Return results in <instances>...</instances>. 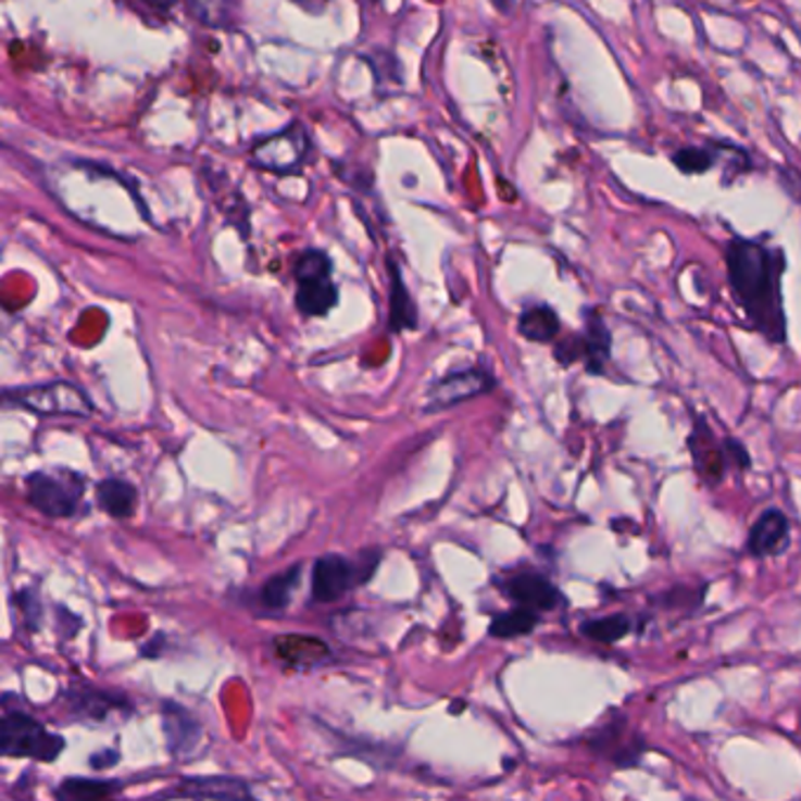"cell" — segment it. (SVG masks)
<instances>
[{"instance_id":"1","label":"cell","mask_w":801,"mask_h":801,"mask_svg":"<svg viewBox=\"0 0 801 801\" xmlns=\"http://www.w3.org/2000/svg\"><path fill=\"white\" fill-rule=\"evenodd\" d=\"M726 278L750 325L771 343L788 341L783 309L785 252L762 240L731 238L724 247Z\"/></svg>"},{"instance_id":"2","label":"cell","mask_w":801,"mask_h":801,"mask_svg":"<svg viewBox=\"0 0 801 801\" xmlns=\"http://www.w3.org/2000/svg\"><path fill=\"white\" fill-rule=\"evenodd\" d=\"M64 750V740L24 712H8L0 722V752L5 756H32L38 762H54Z\"/></svg>"},{"instance_id":"3","label":"cell","mask_w":801,"mask_h":801,"mask_svg":"<svg viewBox=\"0 0 801 801\" xmlns=\"http://www.w3.org/2000/svg\"><path fill=\"white\" fill-rule=\"evenodd\" d=\"M5 402H14L42 416H92L95 412L85 392L71 381H50L32 388L8 390Z\"/></svg>"},{"instance_id":"4","label":"cell","mask_w":801,"mask_h":801,"mask_svg":"<svg viewBox=\"0 0 801 801\" xmlns=\"http://www.w3.org/2000/svg\"><path fill=\"white\" fill-rule=\"evenodd\" d=\"M26 497L38 513L52 520L76 515L83 497V483L76 477H62L54 473H34L26 479Z\"/></svg>"},{"instance_id":"5","label":"cell","mask_w":801,"mask_h":801,"mask_svg":"<svg viewBox=\"0 0 801 801\" xmlns=\"http://www.w3.org/2000/svg\"><path fill=\"white\" fill-rule=\"evenodd\" d=\"M625 728H628V722H625V717L616 715L611 722L595 728V734L588 740V748L597 756L609 760L618 768L637 766L647 752L644 738L639 734H633L630 740H625Z\"/></svg>"},{"instance_id":"6","label":"cell","mask_w":801,"mask_h":801,"mask_svg":"<svg viewBox=\"0 0 801 801\" xmlns=\"http://www.w3.org/2000/svg\"><path fill=\"white\" fill-rule=\"evenodd\" d=\"M493 386H497V378H493L487 370H463V372H454L445 376L442 381H437L430 390H428V400H426V412H440V410H449V406L461 404L465 400H473L477 396H485Z\"/></svg>"},{"instance_id":"7","label":"cell","mask_w":801,"mask_h":801,"mask_svg":"<svg viewBox=\"0 0 801 801\" xmlns=\"http://www.w3.org/2000/svg\"><path fill=\"white\" fill-rule=\"evenodd\" d=\"M503 592L508 600H513L517 606L534 609L538 614H543V611H555L566 604L564 595L555 583L536 572H522L510 576L503 583Z\"/></svg>"},{"instance_id":"8","label":"cell","mask_w":801,"mask_h":801,"mask_svg":"<svg viewBox=\"0 0 801 801\" xmlns=\"http://www.w3.org/2000/svg\"><path fill=\"white\" fill-rule=\"evenodd\" d=\"M355 583H360L358 566L348 562L341 555H325L317 558L313 564V576H311V597L313 602H337L351 590Z\"/></svg>"},{"instance_id":"9","label":"cell","mask_w":801,"mask_h":801,"mask_svg":"<svg viewBox=\"0 0 801 801\" xmlns=\"http://www.w3.org/2000/svg\"><path fill=\"white\" fill-rule=\"evenodd\" d=\"M790 548V520L778 508H768L754 520L748 534L752 558H778Z\"/></svg>"},{"instance_id":"10","label":"cell","mask_w":801,"mask_h":801,"mask_svg":"<svg viewBox=\"0 0 801 801\" xmlns=\"http://www.w3.org/2000/svg\"><path fill=\"white\" fill-rule=\"evenodd\" d=\"M689 449L696 461L698 473L703 475V479H708L710 485H717L719 479L724 477L726 468L731 465L726 456V447L724 442H719L715 435H712L710 426L698 421L691 437H689Z\"/></svg>"},{"instance_id":"11","label":"cell","mask_w":801,"mask_h":801,"mask_svg":"<svg viewBox=\"0 0 801 801\" xmlns=\"http://www.w3.org/2000/svg\"><path fill=\"white\" fill-rule=\"evenodd\" d=\"M580 341H583V362H586V372L595 376L604 374V367L611 358V331L600 311H592V309L583 311Z\"/></svg>"},{"instance_id":"12","label":"cell","mask_w":801,"mask_h":801,"mask_svg":"<svg viewBox=\"0 0 801 801\" xmlns=\"http://www.w3.org/2000/svg\"><path fill=\"white\" fill-rule=\"evenodd\" d=\"M301 146H303V133L301 135L280 133V137H273L259 146V149L254 151V160L259 165H264L268 170L285 172V170L299 165V160L303 155Z\"/></svg>"},{"instance_id":"13","label":"cell","mask_w":801,"mask_h":801,"mask_svg":"<svg viewBox=\"0 0 801 801\" xmlns=\"http://www.w3.org/2000/svg\"><path fill=\"white\" fill-rule=\"evenodd\" d=\"M339 301V289L331 283V275L323 278L299 280L297 305L303 315H327Z\"/></svg>"},{"instance_id":"14","label":"cell","mask_w":801,"mask_h":801,"mask_svg":"<svg viewBox=\"0 0 801 801\" xmlns=\"http://www.w3.org/2000/svg\"><path fill=\"white\" fill-rule=\"evenodd\" d=\"M99 508L115 520H127L137 513L139 493L125 479H104L97 487Z\"/></svg>"},{"instance_id":"15","label":"cell","mask_w":801,"mask_h":801,"mask_svg":"<svg viewBox=\"0 0 801 801\" xmlns=\"http://www.w3.org/2000/svg\"><path fill=\"white\" fill-rule=\"evenodd\" d=\"M560 329H562L560 315L546 303L531 305V309H527L520 315V323H517V331L522 334V337L536 341V343L555 341Z\"/></svg>"},{"instance_id":"16","label":"cell","mask_w":801,"mask_h":801,"mask_svg":"<svg viewBox=\"0 0 801 801\" xmlns=\"http://www.w3.org/2000/svg\"><path fill=\"white\" fill-rule=\"evenodd\" d=\"M170 797H196V799H242L250 797L247 785L230 778H196L184 780L177 790L167 792Z\"/></svg>"},{"instance_id":"17","label":"cell","mask_w":801,"mask_h":801,"mask_svg":"<svg viewBox=\"0 0 801 801\" xmlns=\"http://www.w3.org/2000/svg\"><path fill=\"white\" fill-rule=\"evenodd\" d=\"M165 736L174 754H184L200 740V724L179 705H165Z\"/></svg>"},{"instance_id":"18","label":"cell","mask_w":801,"mask_h":801,"mask_svg":"<svg viewBox=\"0 0 801 801\" xmlns=\"http://www.w3.org/2000/svg\"><path fill=\"white\" fill-rule=\"evenodd\" d=\"M388 273H390V331L414 329L416 327V305L400 278L398 264L388 261Z\"/></svg>"},{"instance_id":"19","label":"cell","mask_w":801,"mask_h":801,"mask_svg":"<svg viewBox=\"0 0 801 801\" xmlns=\"http://www.w3.org/2000/svg\"><path fill=\"white\" fill-rule=\"evenodd\" d=\"M538 623H541V614L527 606H515L505 611V614L493 616L489 625V635L497 639H515V637H527L531 635Z\"/></svg>"},{"instance_id":"20","label":"cell","mask_w":801,"mask_h":801,"mask_svg":"<svg viewBox=\"0 0 801 801\" xmlns=\"http://www.w3.org/2000/svg\"><path fill=\"white\" fill-rule=\"evenodd\" d=\"M275 651H278L280 659L295 665H315L329 653L325 642H320L315 637H299V635L275 639Z\"/></svg>"},{"instance_id":"21","label":"cell","mask_w":801,"mask_h":801,"mask_svg":"<svg viewBox=\"0 0 801 801\" xmlns=\"http://www.w3.org/2000/svg\"><path fill=\"white\" fill-rule=\"evenodd\" d=\"M635 628V623L628 614H611L602 618H588L578 625V633L583 637L592 639L600 644H616L621 639L628 637Z\"/></svg>"},{"instance_id":"22","label":"cell","mask_w":801,"mask_h":801,"mask_svg":"<svg viewBox=\"0 0 801 801\" xmlns=\"http://www.w3.org/2000/svg\"><path fill=\"white\" fill-rule=\"evenodd\" d=\"M719 163V146L708 143V146H684V149L673 153V165L687 174V177H698V174H708L712 167Z\"/></svg>"},{"instance_id":"23","label":"cell","mask_w":801,"mask_h":801,"mask_svg":"<svg viewBox=\"0 0 801 801\" xmlns=\"http://www.w3.org/2000/svg\"><path fill=\"white\" fill-rule=\"evenodd\" d=\"M299 576H301V564H295V566H289L287 572L266 580V586L261 588V595H259L264 606L271 611L287 609V604L291 602V592H295L299 586Z\"/></svg>"},{"instance_id":"24","label":"cell","mask_w":801,"mask_h":801,"mask_svg":"<svg viewBox=\"0 0 801 801\" xmlns=\"http://www.w3.org/2000/svg\"><path fill=\"white\" fill-rule=\"evenodd\" d=\"M118 790V785L111 780H87V778H66L62 788L57 790L60 799H101Z\"/></svg>"},{"instance_id":"25","label":"cell","mask_w":801,"mask_h":801,"mask_svg":"<svg viewBox=\"0 0 801 801\" xmlns=\"http://www.w3.org/2000/svg\"><path fill=\"white\" fill-rule=\"evenodd\" d=\"M705 590H708V586L705 588L703 586L701 588L675 586V588H669L661 595H653L651 602L655 606H663V609H696V606H701Z\"/></svg>"},{"instance_id":"26","label":"cell","mask_w":801,"mask_h":801,"mask_svg":"<svg viewBox=\"0 0 801 801\" xmlns=\"http://www.w3.org/2000/svg\"><path fill=\"white\" fill-rule=\"evenodd\" d=\"M188 10L208 26H226L230 20V0H188Z\"/></svg>"},{"instance_id":"27","label":"cell","mask_w":801,"mask_h":801,"mask_svg":"<svg viewBox=\"0 0 801 801\" xmlns=\"http://www.w3.org/2000/svg\"><path fill=\"white\" fill-rule=\"evenodd\" d=\"M295 275H297V280H311V278H323V275H331V261L325 252L309 250L299 256Z\"/></svg>"},{"instance_id":"28","label":"cell","mask_w":801,"mask_h":801,"mask_svg":"<svg viewBox=\"0 0 801 801\" xmlns=\"http://www.w3.org/2000/svg\"><path fill=\"white\" fill-rule=\"evenodd\" d=\"M724 447H726V456H728V461H731V465H736L738 471H750L752 459L748 454L746 445H740L738 440H734V437H726Z\"/></svg>"},{"instance_id":"29","label":"cell","mask_w":801,"mask_h":801,"mask_svg":"<svg viewBox=\"0 0 801 801\" xmlns=\"http://www.w3.org/2000/svg\"><path fill=\"white\" fill-rule=\"evenodd\" d=\"M17 604H20V606L24 609V614H26V623H28V625H34V623H32V618H34V616H40V604H38V600H34V604H32V606H28L26 595L22 592V595L17 597Z\"/></svg>"},{"instance_id":"30","label":"cell","mask_w":801,"mask_h":801,"mask_svg":"<svg viewBox=\"0 0 801 801\" xmlns=\"http://www.w3.org/2000/svg\"><path fill=\"white\" fill-rule=\"evenodd\" d=\"M291 3H297V5H301L303 10H309V12H320V10L325 8L327 0H291Z\"/></svg>"},{"instance_id":"31","label":"cell","mask_w":801,"mask_h":801,"mask_svg":"<svg viewBox=\"0 0 801 801\" xmlns=\"http://www.w3.org/2000/svg\"><path fill=\"white\" fill-rule=\"evenodd\" d=\"M143 3H149V5L158 8V10H170V8L177 5L179 0H143Z\"/></svg>"}]
</instances>
